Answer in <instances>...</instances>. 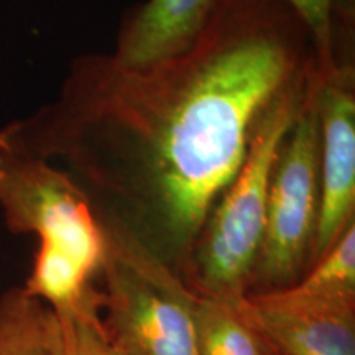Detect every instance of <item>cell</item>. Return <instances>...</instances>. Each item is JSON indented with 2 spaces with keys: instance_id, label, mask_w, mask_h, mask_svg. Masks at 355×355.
I'll return each mask as SVG.
<instances>
[{
  "instance_id": "6da1fadb",
  "label": "cell",
  "mask_w": 355,
  "mask_h": 355,
  "mask_svg": "<svg viewBox=\"0 0 355 355\" xmlns=\"http://www.w3.org/2000/svg\"><path fill=\"white\" fill-rule=\"evenodd\" d=\"M316 64L286 0H217L175 56L140 68L104 53L76 58L55 101L0 128V150L58 163L97 217L117 220L184 278L261 117Z\"/></svg>"
},
{
  "instance_id": "8fae6325",
  "label": "cell",
  "mask_w": 355,
  "mask_h": 355,
  "mask_svg": "<svg viewBox=\"0 0 355 355\" xmlns=\"http://www.w3.org/2000/svg\"><path fill=\"white\" fill-rule=\"evenodd\" d=\"M0 355H60L55 311L24 286L0 296Z\"/></svg>"
},
{
  "instance_id": "52a82bcc",
  "label": "cell",
  "mask_w": 355,
  "mask_h": 355,
  "mask_svg": "<svg viewBox=\"0 0 355 355\" xmlns=\"http://www.w3.org/2000/svg\"><path fill=\"white\" fill-rule=\"evenodd\" d=\"M217 0H145L133 7L119 30L117 63L140 68L175 56L196 42Z\"/></svg>"
},
{
  "instance_id": "7a4b0ae2",
  "label": "cell",
  "mask_w": 355,
  "mask_h": 355,
  "mask_svg": "<svg viewBox=\"0 0 355 355\" xmlns=\"http://www.w3.org/2000/svg\"><path fill=\"white\" fill-rule=\"evenodd\" d=\"M0 209L13 234H35L38 250L24 290L51 309L96 286L104 232L76 181L60 166L0 150Z\"/></svg>"
},
{
  "instance_id": "3957f363",
  "label": "cell",
  "mask_w": 355,
  "mask_h": 355,
  "mask_svg": "<svg viewBox=\"0 0 355 355\" xmlns=\"http://www.w3.org/2000/svg\"><path fill=\"white\" fill-rule=\"evenodd\" d=\"M316 66L266 110L241 170L212 204L184 270V282L199 296L225 303H241L248 296L263 239L273 163L298 117Z\"/></svg>"
},
{
  "instance_id": "9c48e42d",
  "label": "cell",
  "mask_w": 355,
  "mask_h": 355,
  "mask_svg": "<svg viewBox=\"0 0 355 355\" xmlns=\"http://www.w3.org/2000/svg\"><path fill=\"white\" fill-rule=\"evenodd\" d=\"M278 355H355V314L283 313L245 300Z\"/></svg>"
},
{
  "instance_id": "8992f818",
  "label": "cell",
  "mask_w": 355,
  "mask_h": 355,
  "mask_svg": "<svg viewBox=\"0 0 355 355\" xmlns=\"http://www.w3.org/2000/svg\"><path fill=\"white\" fill-rule=\"evenodd\" d=\"M319 214L311 266L355 222V69L352 61L316 78Z\"/></svg>"
},
{
  "instance_id": "30bf717a",
  "label": "cell",
  "mask_w": 355,
  "mask_h": 355,
  "mask_svg": "<svg viewBox=\"0 0 355 355\" xmlns=\"http://www.w3.org/2000/svg\"><path fill=\"white\" fill-rule=\"evenodd\" d=\"M247 300V298H245ZM241 303L199 296L196 304L198 355H278L272 340Z\"/></svg>"
},
{
  "instance_id": "ba28073f",
  "label": "cell",
  "mask_w": 355,
  "mask_h": 355,
  "mask_svg": "<svg viewBox=\"0 0 355 355\" xmlns=\"http://www.w3.org/2000/svg\"><path fill=\"white\" fill-rule=\"evenodd\" d=\"M247 298L283 313L355 314V222L296 285Z\"/></svg>"
},
{
  "instance_id": "277c9868",
  "label": "cell",
  "mask_w": 355,
  "mask_h": 355,
  "mask_svg": "<svg viewBox=\"0 0 355 355\" xmlns=\"http://www.w3.org/2000/svg\"><path fill=\"white\" fill-rule=\"evenodd\" d=\"M104 232L101 319L121 355H198L199 295L127 227L97 217Z\"/></svg>"
},
{
  "instance_id": "7c38bea8",
  "label": "cell",
  "mask_w": 355,
  "mask_h": 355,
  "mask_svg": "<svg viewBox=\"0 0 355 355\" xmlns=\"http://www.w3.org/2000/svg\"><path fill=\"white\" fill-rule=\"evenodd\" d=\"M308 30L319 73L349 61L340 51L354 26V0H286Z\"/></svg>"
},
{
  "instance_id": "5b68a950",
  "label": "cell",
  "mask_w": 355,
  "mask_h": 355,
  "mask_svg": "<svg viewBox=\"0 0 355 355\" xmlns=\"http://www.w3.org/2000/svg\"><path fill=\"white\" fill-rule=\"evenodd\" d=\"M318 66L270 176L263 239L248 296L283 291L311 268L319 214Z\"/></svg>"
},
{
  "instance_id": "4fadbf2b",
  "label": "cell",
  "mask_w": 355,
  "mask_h": 355,
  "mask_svg": "<svg viewBox=\"0 0 355 355\" xmlns=\"http://www.w3.org/2000/svg\"><path fill=\"white\" fill-rule=\"evenodd\" d=\"M53 311L58 322L60 355H121L102 326V290L97 286L74 304Z\"/></svg>"
}]
</instances>
